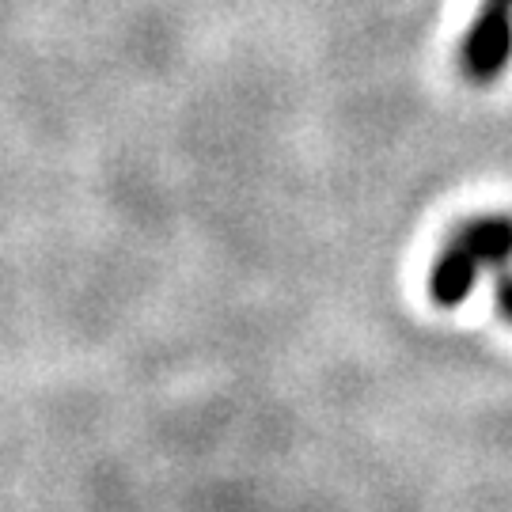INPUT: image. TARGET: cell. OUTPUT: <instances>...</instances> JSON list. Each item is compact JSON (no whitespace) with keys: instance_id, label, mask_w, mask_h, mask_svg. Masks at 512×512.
Returning <instances> with one entry per match:
<instances>
[{"instance_id":"277c9868","label":"cell","mask_w":512,"mask_h":512,"mask_svg":"<svg viewBox=\"0 0 512 512\" xmlns=\"http://www.w3.org/2000/svg\"><path fill=\"white\" fill-rule=\"evenodd\" d=\"M497 311L512 323V274H501L497 281Z\"/></svg>"},{"instance_id":"5b68a950","label":"cell","mask_w":512,"mask_h":512,"mask_svg":"<svg viewBox=\"0 0 512 512\" xmlns=\"http://www.w3.org/2000/svg\"><path fill=\"white\" fill-rule=\"evenodd\" d=\"M501 4H512V0H501Z\"/></svg>"},{"instance_id":"3957f363","label":"cell","mask_w":512,"mask_h":512,"mask_svg":"<svg viewBox=\"0 0 512 512\" xmlns=\"http://www.w3.org/2000/svg\"><path fill=\"white\" fill-rule=\"evenodd\" d=\"M456 236L482 258V266H505L512 258V217H478L463 224Z\"/></svg>"},{"instance_id":"6da1fadb","label":"cell","mask_w":512,"mask_h":512,"mask_svg":"<svg viewBox=\"0 0 512 512\" xmlns=\"http://www.w3.org/2000/svg\"><path fill=\"white\" fill-rule=\"evenodd\" d=\"M512 57V4L501 0H486V8L478 12V19L471 23V31L463 38V73L490 84L505 73Z\"/></svg>"},{"instance_id":"7a4b0ae2","label":"cell","mask_w":512,"mask_h":512,"mask_svg":"<svg viewBox=\"0 0 512 512\" xmlns=\"http://www.w3.org/2000/svg\"><path fill=\"white\" fill-rule=\"evenodd\" d=\"M478 274H482V258L456 236L440 251L437 262H433L429 296L437 300L440 308H459V304L471 296V289L478 285Z\"/></svg>"}]
</instances>
